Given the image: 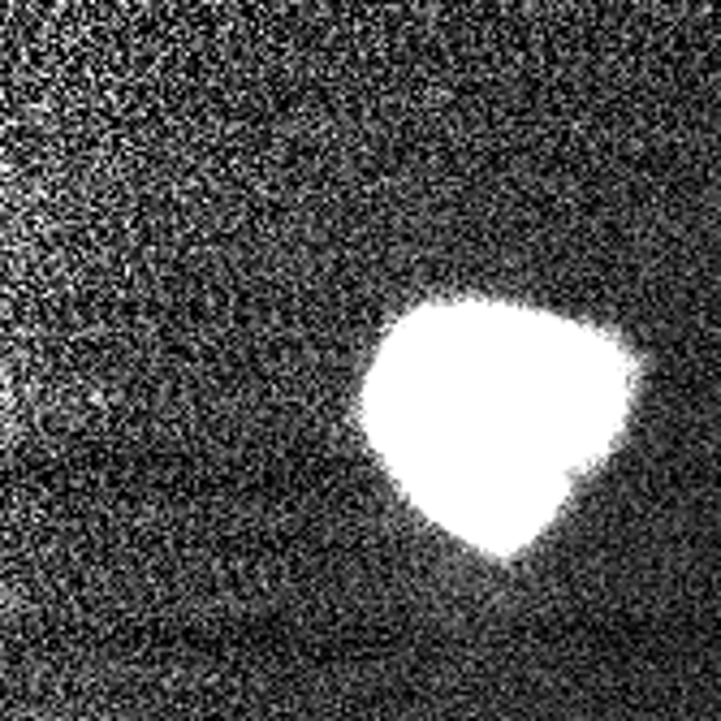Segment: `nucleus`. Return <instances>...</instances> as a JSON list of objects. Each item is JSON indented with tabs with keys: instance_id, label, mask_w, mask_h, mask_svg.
<instances>
[{
	"instance_id": "1",
	"label": "nucleus",
	"mask_w": 721,
	"mask_h": 721,
	"mask_svg": "<svg viewBox=\"0 0 721 721\" xmlns=\"http://www.w3.org/2000/svg\"><path fill=\"white\" fill-rule=\"evenodd\" d=\"M380 424L415 484L471 527H527L553 502V471L600 445L622 407L605 351L553 346L510 320H445L389 355Z\"/></svg>"
}]
</instances>
